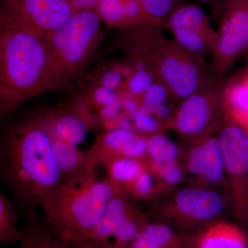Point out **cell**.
Segmentation results:
<instances>
[{
	"mask_svg": "<svg viewBox=\"0 0 248 248\" xmlns=\"http://www.w3.org/2000/svg\"><path fill=\"white\" fill-rule=\"evenodd\" d=\"M170 98L176 99L166 85L161 80L157 79L142 95L143 105L141 107L153 113L155 109L166 104Z\"/></svg>",
	"mask_w": 248,
	"mask_h": 248,
	"instance_id": "cell-23",
	"label": "cell"
},
{
	"mask_svg": "<svg viewBox=\"0 0 248 248\" xmlns=\"http://www.w3.org/2000/svg\"><path fill=\"white\" fill-rule=\"evenodd\" d=\"M43 37L0 17V104L9 112L39 94L60 91Z\"/></svg>",
	"mask_w": 248,
	"mask_h": 248,
	"instance_id": "cell-1",
	"label": "cell"
},
{
	"mask_svg": "<svg viewBox=\"0 0 248 248\" xmlns=\"http://www.w3.org/2000/svg\"><path fill=\"white\" fill-rule=\"evenodd\" d=\"M192 248H248L247 232L237 224L217 221L201 228L189 241Z\"/></svg>",
	"mask_w": 248,
	"mask_h": 248,
	"instance_id": "cell-11",
	"label": "cell"
},
{
	"mask_svg": "<svg viewBox=\"0 0 248 248\" xmlns=\"http://www.w3.org/2000/svg\"><path fill=\"white\" fill-rule=\"evenodd\" d=\"M228 206V199L213 189L195 186L170 194L161 204V222L169 226L192 229L218 221Z\"/></svg>",
	"mask_w": 248,
	"mask_h": 248,
	"instance_id": "cell-7",
	"label": "cell"
},
{
	"mask_svg": "<svg viewBox=\"0 0 248 248\" xmlns=\"http://www.w3.org/2000/svg\"><path fill=\"white\" fill-rule=\"evenodd\" d=\"M122 103L121 101L103 107L101 110V117L106 120H113L120 115L122 110Z\"/></svg>",
	"mask_w": 248,
	"mask_h": 248,
	"instance_id": "cell-29",
	"label": "cell"
},
{
	"mask_svg": "<svg viewBox=\"0 0 248 248\" xmlns=\"http://www.w3.org/2000/svg\"><path fill=\"white\" fill-rule=\"evenodd\" d=\"M239 1V0H225L224 4L223 5V8H222L221 15L223 14V11H224V10L226 9V7L228 5L231 4V3L234 2V1Z\"/></svg>",
	"mask_w": 248,
	"mask_h": 248,
	"instance_id": "cell-33",
	"label": "cell"
},
{
	"mask_svg": "<svg viewBox=\"0 0 248 248\" xmlns=\"http://www.w3.org/2000/svg\"><path fill=\"white\" fill-rule=\"evenodd\" d=\"M186 169L191 177L201 182V187L215 190V187H220L227 197L224 159L217 136L208 135L192 143L186 155Z\"/></svg>",
	"mask_w": 248,
	"mask_h": 248,
	"instance_id": "cell-10",
	"label": "cell"
},
{
	"mask_svg": "<svg viewBox=\"0 0 248 248\" xmlns=\"http://www.w3.org/2000/svg\"><path fill=\"white\" fill-rule=\"evenodd\" d=\"M245 133H246V140H247L248 145V129L245 131Z\"/></svg>",
	"mask_w": 248,
	"mask_h": 248,
	"instance_id": "cell-34",
	"label": "cell"
},
{
	"mask_svg": "<svg viewBox=\"0 0 248 248\" xmlns=\"http://www.w3.org/2000/svg\"><path fill=\"white\" fill-rule=\"evenodd\" d=\"M142 9L151 24L166 27L171 14L182 0H140Z\"/></svg>",
	"mask_w": 248,
	"mask_h": 248,
	"instance_id": "cell-20",
	"label": "cell"
},
{
	"mask_svg": "<svg viewBox=\"0 0 248 248\" xmlns=\"http://www.w3.org/2000/svg\"><path fill=\"white\" fill-rule=\"evenodd\" d=\"M186 0H182L183 3H184ZM195 2L202 3V4L208 5L213 9L214 15L215 16H221L222 8L224 4L225 0H192Z\"/></svg>",
	"mask_w": 248,
	"mask_h": 248,
	"instance_id": "cell-31",
	"label": "cell"
},
{
	"mask_svg": "<svg viewBox=\"0 0 248 248\" xmlns=\"http://www.w3.org/2000/svg\"><path fill=\"white\" fill-rule=\"evenodd\" d=\"M221 17L210 68L214 79L223 82L236 60L248 56V0L231 3Z\"/></svg>",
	"mask_w": 248,
	"mask_h": 248,
	"instance_id": "cell-8",
	"label": "cell"
},
{
	"mask_svg": "<svg viewBox=\"0 0 248 248\" xmlns=\"http://www.w3.org/2000/svg\"><path fill=\"white\" fill-rule=\"evenodd\" d=\"M143 171L138 159L125 156L115 160L110 167L111 176L115 181L127 184H133Z\"/></svg>",
	"mask_w": 248,
	"mask_h": 248,
	"instance_id": "cell-21",
	"label": "cell"
},
{
	"mask_svg": "<svg viewBox=\"0 0 248 248\" xmlns=\"http://www.w3.org/2000/svg\"><path fill=\"white\" fill-rule=\"evenodd\" d=\"M17 132L15 138L20 179L43 189L58 185L62 172L54 155V138L46 116L29 121Z\"/></svg>",
	"mask_w": 248,
	"mask_h": 248,
	"instance_id": "cell-4",
	"label": "cell"
},
{
	"mask_svg": "<svg viewBox=\"0 0 248 248\" xmlns=\"http://www.w3.org/2000/svg\"><path fill=\"white\" fill-rule=\"evenodd\" d=\"M101 86L112 91L120 87L122 84V77L119 71L111 70L106 72L100 79Z\"/></svg>",
	"mask_w": 248,
	"mask_h": 248,
	"instance_id": "cell-28",
	"label": "cell"
},
{
	"mask_svg": "<svg viewBox=\"0 0 248 248\" xmlns=\"http://www.w3.org/2000/svg\"><path fill=\"white\" fill-rule=\"evenodd\" d=\"M53 152L62 172L74 170L80 164V153L77 146L54 138Z\"/></svg>",
	"mask_w": 248,
	"mask_h": 248,
	"instance_id": "cell-22",
	"label": "cell"
},
{
	"mask_svg": "<svg viewBox=\"0 0 248 248\" xmlns=\"http://www.w3.org/2000/svg\"><path fill=\"white\" fill-rule=\"evenodd\" d=\"M147 154L156 166L177 162L181 155L180 148L161 132L153 134L148 138Z\"/></svg>",
	"mask_w": 248,
	"mask_h": 248,
	"instance_id": "cell-18",
	"label": "cell"
},
{
	"mask_svg": "<svg viewBox=\"0 0 248 248\" xmlns=\"http://www.w3.org/2000/svg\"><path fill=\"white\" fill-rule=\"evenodd\" d=\"M188 243L173 227L157 221L147 223L129 248H186Z\"/></svg>",
	"mask_w": 248,
	"mask_h": 248,
	"instance_id": "cell-14",
	"label": "cell"
},
{
	"mask_svg": "<svg viewBox=\"0 0 248 248\" xmlns=\"http://www.w3.org/2000/svg\"><path fill=\"white\" fill-rule=\"evenodd\" d=\"M93 99L96 104L102 107L121 101L115 91L102 86L94 90L93 94Z\"/></svg>",
	"mask_w": 248,
	"mask_h": 248,
	"instance_id": "cell-26",
	"label": "cell"
},
{
	"mask_svg": "<svg viewBox=\"0 0 248 248\" xmlns=\"http://www.w3.org/2000/svg\"><path fill=\"white\" fill-rule=\"evenodd\" d=\"M223 81L214 80L180 101L171 125L186 141L193 143L221 128L224 117Z\"/></svg>",
	"mask_w": 248,
	"mask_h": 248,
	"instance_id": "cell-6",
	"label": "cell"
},
{
	"mask_svg": "<svg viewBox=\"0 0 248 248\" xmlns=\"http://www.w3.org/2000/svg\"><path fill=\"white\" fill-rule=\"evenodd\" d=\"M74 14L68 0H14L3 2L0 17L45 37Z\"/></svg>",
	"mask_w": 248,
	"mask_h": 248,
	"instance_id": "cell-9",
	"label": "cell"
},
{
	"mask_svg": "<svg viewBox=\"0 0 248 248\" xmlns=\"http://www.w3.org/2000/svg\"><path fill=\"white\" fill-rule=\"evenodd\" d=\"M170 112V104L166 103V104H163V105L158 107L157 108L155 109L153 114L156 115V117L161 122L162 120L169 118Z\"/></svg>",
	"mask_w": 248,
	"mask_h": 248,
	"instance_id": "cell-32",
	"label": "cell"
},
{
	"mask_svg": "<svg viewBox=\"0 0 248 248\" xmlns=\"http://www.w3.org/2000/svg\"><path fill=\"white\" fill-rule=\"evenodd\" d=\"M11 1H14V0H2V2H9Z\"/></svg>",
	"mask_w": 248,
	"mask_h": 248,
	"instance_id": "cell-35",
	"label": "cell"
},
{
	"mask_svg": "<svg viewBox=\"0 0 248 248\" xmlns=\"http://www.w3.org/2000/svg\"><path fill=\"white\" fill-rule=\"evenodd\" d=\"M102 142L108 149L125 157L138 159L147 153L148 138L132 128L111 130L104 135Z\"/></svg>",
	"mask_w": 248,
	"mask_h": 248,
	"instance_id": "cell-15",
	"label": "cell"
},
{
	"mask_svg": "<svg viewBox=\"0 0 248 248\" xmlns=\"http://www.w3.org/2000/svg\"><path fill=\"white\" fill-rule=\"evenodd\" d=\"M246 66L248 67V63H247V64L246 65Z\"/></svg>",
	"mask_w": 248,
	"mask_h": 248,
	"instance_id": "cell-36",
	"label": "cell"
},
{
	"mask_svg": "<svg viewBox=\"0 0 248 248\" xmlns=\"http://www.w3.org/2000/svg\"><path fill=\"white\" fill-rule=\"evenodd\" d=\"M53 138L78 146L84 141L87 126L79 116L62 113L58 115H46Z\"/></svg>",
	"mask_w": 248,
	"mask_h": 248,
	"instance_id": "cell-17",
	"label": "cell"
},
{
	"mask_svg": "<svg viewBox=\"0 0 248 248\" xmlns=\"http://www.w3.org/2000/svg\"><path fill=\"white\" fill-rule=\"evenodd\" d=\"M162 27L143 23L123 29L124 48L147 62L176 100H182L214 81L210 68L168 38Z\"/></svg>",
	"mask_w": 248,
	"mask_h": 248,
	"instance_id": "cell-2",
	"label": "cell"
},
{
	"mask_svg": "<svg viewBox=\"0 0 248 248\" xmlns=\"http://www.w3.org/2000/svg\"><path fill=\"white\" fill-rule=\"evenodd\" d=\"M101 0H68L75 13L84 10L94 9Z\"/></svg>",
	"mask_w": 248,
	"mask_h": 248,
	"instance_id": "cell-30",
	"label": "cell"
},
{
	"mask_svg": "<svg viewBox=\"0 0 248 248\" xmlns=\"http://www.w3.org/2000/svg\"><path fill=\"white\" fill-rule=\"evenodd\" d=\"M130 55L135 58L137 62L134 63L135 68L132 69L128 77L126 89L132 95L142 96L159 79L154 70L147 62L135 55Z\"/></svg>",
	"mask_w": 248,
	"mask_h": 248,
	"instance_id": "cell-19",
	"label": "cell"
},
{
	"mask_svg": "<svg viewBox=\"0 0 248 248\" xmlns=\"http://www.w3.org/2000/svg\"><path fill=\"white\" fill-rule=\"evenodd\" d=\"M156 167L161 180L169 186L177 185L184 179V171L178 161Z\"/></svg>",
	"mask_w": 248,
	"mask_h": 248,
	"instance_id": "cell-25",
	"label": "cell"
},
{
	"mask_svg": "<svg viewBox=\"0 0 248 248\" xmlns=\"http://www.w3.org/2000/svg\"><path fill=\"white\" fill-rule=\"evenodd\" d=\"M218 138L223 159L228 206L236 224L248 229V145L244 129L224 112Z\"/></svg>",
	"mask_w": 248,
	"mask_h": 248,
	"instance_id": "cell-5",
	"label": "cell"
},
{
	"mask_svg": "<svg viewBox=\"0 0 248 248\" xmlns=\"http://www.w3.org/2000/svg\"><path fill=\"white\" fill-rule=\"evenodd\" d=\"M224 112L244 131L248 129V67L225 79L222 87Z\"/></svg>",
	"mask_w": 248,
	"mask_h": 248,
	"instance_id": "cell-12",
	"label": "cell"
},
{
	"mask_svg": "<svg viewBox=\"0 0 248 248\" xmlns=\"http://www.w3.org/2000/svg\"><path fill=\"white\" fill-rule=\"evenodd\" d=\"M133 119L135 127L141 133L153 135L159 133L161 128V121L143 107L139 108Z\"/></svg>",
	"mask_w": 248,
	"mask_h": 248,
	"instance_id": "cell-24",
	"label": "cell"
},
{
	"mask_svg": "<svg viewBox=\"0 0 248 248\" xmlns=\"http://www.w3.org/2000/svg\"><path fill=\"white\" fill-rule=\"evenodd\" d=\"M95 9L102 22L108 27L125 29L150 23L140 0H101Z\"/></svg>",
	"mask_w": 248,
	"mask_h": 248,
	"instance_id": "cell-13",
	"label": "cell"
},
{
	"mask_svg": "<svg viewBox=\"0 0 248 248\" xmlns=\"http://www.w3.org/2000/svg\"><path fill=\"white\" fill-rule=\"evenodd\" d=\"M166 27L170 29L185 27L202 32L217 42L218 32L210 24V19L198 5L182 3L173 11ZM216 44V43H215Z\"/></svg>",
	"mask_w": 248,
	"mask_h": 248,
	"instance_id": "cell-16",
	"label": "cell"
},
{
	"mask_svg": "<svg viewBox=\"0 0 248 248\" xmlns=\"http://www.w3.org/2000/svg\"><path fill=\"white\" fill-rule=\"evenodd\" d=\"M135 192L140 196L149 195L154 187L153 177L150 173L143 171L133 183Z\"/></svg>",
	"mask_w": 248,
	"mask_h": 248,
	"instance_id": "cell-27",
	"label": "cell"
},
{
	"mask_svg": "<svg viewBox=\"0 0 248 248\" xmlns=\"http://www.w3.org/2000/svg\"><path fill=\"white\" fill-rule=\"evenodd\" d=\"M96 9L75 13L58 30L43 37L60 91L80 74L103 38Z\"/></svg>",
	"mask_w": 248,
	"mask_h": 248,
	"instance_id": "cell-3",
	"label": "cell"
}]
</instances>
